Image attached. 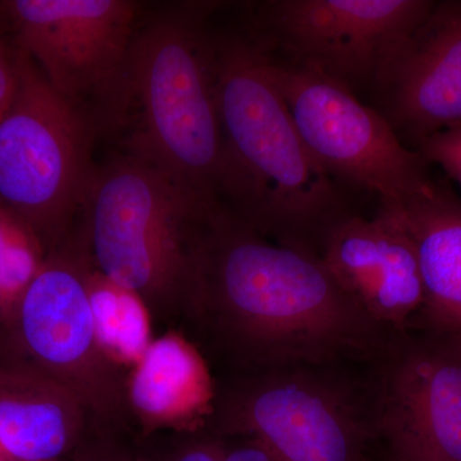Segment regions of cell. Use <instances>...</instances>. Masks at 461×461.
Returning a JSON list of instances; mask_svg holds the SVG:
<instances>
[{"instance_id":"5b68a950","label":"cell","mask_w":461,"mask_h":461,"mask_svg":"<svg viewBox=\"0 0 461 461\" xmlns=\"http://www.w3.org/2000/svg\"><path fill=\"white\" fill-rule=\"evenodd\" d=\"M89 254L67 239L48 251L12 313L0 323V359L23 364L68 388L86 409L93 430L112 436L130 420L129 372L100 345L86 287Z\"/></svg>"},{"instance_id":"9a60e30c","label":"cell","mask_w":461,"mask_h":461,"mask_svg":"<svg viewBox=\"0 0 461 461\" xmlns=\"http://www.w3.org/2000/svg\"><path fill=\"white\" fill-rule=\"evenodd\" d=\"M217 388L208 364L176 330L154 338L126 382L129 414L144 435L198 432L208 426Z\"/></svg>"},{"instance_id":"3957f363","label":"cell","mask_w":461,"mask_h":461,"mask_svg":"<svg viewBox=\"0 0 461 461\" xmlns=\"http://www.w3.org/2000/svg\"><path fill=\"white\" fill-rule=\"evenodd\" d=\"M139 26L129 62V108H138L132 157L156 167L209 206L221 205L223 138L215 35L204 8Z\"/></svg>"},{"instance_id":"603a6c76","label":"cell","mask_w":461,"mask_h":461,"mask_svg":"<svg viewBox=\"0 0 461 461\" xmlns=\"http://www.w3.org/2000/svg\"><path fill=\"white\" fill-rule=\"evenodd\" d=\"M17 75L16 65H14V53H8L5 45L0 41V121L3 120L14 93H16Z\"/></svg>"},{"instance_id":"277c9868","label":"cell","mask_w":461,"mask_h":461,"mask_svg":"<svg viewBox=\"0 0 461 461\" xmlns=\"http://www.w3.org/2000/svg\"><path fill=\"white\" fill-rule=\"evenodd\" d=\"M218 206V205H217ZM217 206L130 156L94 169L81 238L102 275L144 300L153 318L182 315L203 227Z\"/></svg>"},{"instance_id":"2e32d148","label":"cell","mask_w":461,"mask_h":461,"mask_svg":"<svg viewBox=\"0 0 461 461\" xmlns=\"http://www.w3.org/2000/svg\"><path fill=\"white\" fill-rule=\"evenodd\" d=\"M387 205L417 251L424 288L420 314L437 338L461 346V199L436 181L429 193Z\"/></svg>"},{"instance_id":"6da1fadb","label":"cell","mask_w":461,"mask_h":461,"mask_svg":"<svg viewBox=\"0 0 461 461\" xmlns=\"http://www.w3.org/2000/svg\"><path fill=\"white\" fill-rule=\"evenodd\" d=\"M182 317L244 373L321 366L384 345L318 254L272 244L230 213L206 218Z\"/></svg>"},{"instance_id":"8fae6325","label":"cell","mask_w":461,"mask_h":461,"mask_svg":"<svg viewBox=\"0 0 461 461\" xmlns=\"http://www.w3.org/2000/svg\"><path fill=\"white\" fill-rule=\"evenodd\" d=\"M377 409L393 461H461V346L439 338L396 346Z\"/></svg>"},{"instance_id":"7c38bea8","label":"cell","mask_w":461,"mask_h":461,"mask_svg":"<svg viewBox=\"0 0 461 461\" xmlns=\"http://www.w3.org/2000/svg\"><path fill=\"white\" fill-rule=\"evenodd\" d=\"M320 258L342 291L382 329L403 330L424 304L420 262L393 206L348 214L330 227Z\"/></svg>"},{"instance_id":"cb8c5ba5","label":"cell","mask_w":461,"mask_h":461,"mask_svg":"<svg viewBox=\"0 0 461 461\" xmlns=\"http://www.w3.org/2000/svg\"><path fill=\"white\" fill-rule=\"evenodd\" d=\"M357 461H373V460L368 459V457L363 456V455H362V456H360L359 460H357Z\"/></svg>"},{"instance_id":"9c48e42d","label":"cell","mask_w":461,"mask_h":461,"mask_svg":"<svg viewBox=\"0 0 461 461\" xmlns=\"http://www.w3.org/2000/svg\"><path fill=\"white\" fill-rule=\"evenodd\" d=\"M264 57L303 140L333 178L395 205L435 186L429 163L378 111L323 76Z\"/></svg>"},{"instance_id":"e0dca14e","label":"cell","mask_w":461,"mask_h":461,"mask_svg":"<svg viewBox=\"0 0 461 461\" xmlns=\"http://www.w3.org/2000/svg\"><path fill=\"white\" fill-rule=\"evenodd\" d=\"M85 277L100 345L112 362L130 372L153 341V315L138 294L102 275L90 257Z\"/></svg>"},{"instance_id":"44dd1931","label":"cell","mask_w":461,"mask_h":461,"mask_svg":"<svg viewBox=\"0 0 461 461\" xmlns=\"http://www.w3.org/2000/svg\"><path fill=\"white\" fill-rule=\"evenodd\" d=\"M238 437V439L226 442L222 437V461H281L272 448L257 437Z\"/></svg>"},{"instance_id":"ba28073f","label":"cell","mask_w":461,"mask_h":461,"mask_svg":"<svg viewBox=\"0 0 461 461\" xmlns=\"http://www.w3.org/2000/svg\"><path fill=\"white\" fill-rule=\"evenodd\" d=\"M2 8L27 54L63 98L108 122L129 111V62L138 5L126 0H12ZM87 114V113H86Z\"/></svg>"},{"instance_id":"ac0fdd59","label":"cell","mask_w":461,"mask_h":461,"mask_svg":"<svg viewBox=\"0 0 461 461\" xmlns=\"http://www.w3.org/2000/svg\"><path fill=\"white\" fill-rule=\"evenodd\" d=\"M47 256L36 230L0 203V323L12 313Z\"/></svg>"},{"instance_id":"4fadbf2b","label":"cell","mask_w":461,"mask_h":461,"mask_svg":"<svg viewBox=\"0 0 461 461\" xmlns=\"http://www.w3.org/2000/svg\"><path fill=\"white\" fill-rule=\"evenodd\" d=\"M373 90L379 113L414 150L461 123V0L435 2Z\"/></svg>"},{"instance_id":"7402d4cb","label":"cell","mask_w":461,"mask_h":461,"mask_svg":"<svg viewBox=\"0 0 461 461\" xmlns=\"http://www.w3.org/2000/svg\"><path fill=\"white\" fill-rule=\"evenodd\" d=\"M95 441H86L74 461H149L115 444L112 436H99Z\"/></svg>"},{"instance_id":"d6986e66","label":"cell","mask_w":461,"mask_h":461,"mask_svg":"<svg viewBox=\"0 0 461 461\" xmlns=\"http://www.w3.org/2000/svg\"><path fill=\"white\" fill-rule=\"evenodd\" d=\"M415 150L429 166L439 167L461 187V123L429 136Z\"/></svg>"},{"instance_id":"7a4b0ae2","label":"cell","mask_w":461,"mask_h":461,"mask_svg":"<svg viewBox=\"0 0 461 461\" xmlns=\"http://www.w3.org/2000/svg\"><path fill=\"white\" fill-rule=\"evenodd\" d=\"M223 138L220 203L278 244L320 256L348 215L339 181L311 153L262 50L249 38L215 36Z\"/></svg>"},{"instance_id":"ffe728a7","label":"cell","mask_w":461,"mask_h":461,"mask_svg":"<svg viewBox=\"0 0 461 461\" xmlns=\"http://www.w3.org/2000/svg\"><path fill=\"white\" fill-rule=\"evenodd\" d=\"M223 438L198 432L187 433V438L176 446L163 461H222Z\"/></svg>"},{"instance_id":"5bb4252c","label":"cell","mask_w":461,"mask_h":461,"mask_svg":"<svg viewBox=\"0 0 461 461\" xmlns=\"http://www.w3.org/2000/svg\"><path fill=\"white\" fill-rule=\"evenodd\" d=\"M91 430L86 409L68 388L0 359V461H74Z\"/></svg>"},{"instance_id":"8992f818","label":"cell","mask_w":461,"mask_h":461,"mask_svg":"<svg viewBox=\"0 0 461 461\" xmlns=\"http://www.w3.org/2000/svg\"><path fill=\"white\" fill-rule=\"evenodd\" d=\"M17 86L0 121V203L36 230L48 251L67 239L91 166L90 117L57 93L32 58L14 53Z\"/></svg>"},{"instance_id":"30bf717a","label":"cell","mask_w":461,"mask_h":461,"mask_svg":"<svg viewBox=\"0 0 461 461\" xmlns=\"http://www.w3.org/2000/svg\"><path fill=\"white\" fill-rule=\"evenodd\" d=\"M318 366L244 373L215 397L218 436L262 439L281 461H357L364 429L350 397Z\"/></svg>"},{"instance_id":"52a82bcc","label":"cell","mask_w":461,"mask_h":461,"mask_svg":"<svg viewBox=\"0 0 461 461\" xmlns=\"http://www.w3.org/2000/svg\"><path fill=\"white\" fill-rule=\"evenodd\" d=\"M429 0H275L250 41L276 62L329 78L357 95L375 89L427 17Z\"/></svg>"}]
</instances>
